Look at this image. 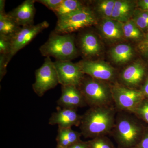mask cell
Instances as JSON below:
<instances>
[{"label":"cell","instance_id":"obj_1","mask_svg":"<svg viewBox=\"0 0 148 148\" xmlns=\"http://www.w3.org/2000/svg\"><path fill=\"white\" fill-rule=\"evenodd\" d=\"M116 115V109L111 106L91 107L82 116V135L93 139L108 135L113 129Z\"/></svg>","mask_w":148,"mask_h":148},{"label":"cell","instance_id":"obj_2","mask_svg":"<svg viewBox=\"0 0 148 148\" xmlns=\"http://www.w3.org/2000/svg\"><path fill=\"white\" fill-rule=\"evenodd\" d=\"M143 122L134 114L119 111L112 132L121 145L126 148L136 147L148 126Z\"/></svg>","mask_w":148,"mask_h":148},{"label":"cell","instance_id":"obj_3","mask_svg":"<svg viewBox=\"0 0 148 148\" xmlns=\"http://www.w3.org/2000/svg\"><path fill=\"white\" fill-rule=\"evenodd\" d=\"M39 50L43 56L53 57L56 61H71L78 54L73 35L58 34L54 31Z\"/></svg>","mask_w":148,"mask_h":148},{"label":"cell","instance_id":"obj_4","mask_svg":"<svg viewBox=\"0 0 148 148\" xmlns=\"http://www.w3.org/2000/svg\"><path fill=\"white\" fill-rule=\"evenodd\" d=\"M78 88L90 108L111 106L113 102L111 86L105 82L84 77Z\"/></svg>","mask_w":148,"mask_h":148},{"label":"cell","instance_id":"obj_5","mask_svg":"<svg viewBox=\"0 0 148 148\" xmlns=\"http://www.w3.org/2000/svg\"><path fill=\"white\" fill-rule=\"evenodd\" d=\"M97 21L93 10L86 5L74 13L58 18L54 32L60 34H71L95 25Z\"/></svg>","mask_w":148,"mask_h":148},{"label":"cell","instance_id":"obj_6","mask_svg":"<svg viewBox=\"0 0 148 148\" xmlns=\"http://www.w3.org/2000/svg\"><path fill=\"white\" fill-rule=\"evenodd\" d=\"M111 88L113 101L119 111L134 114L145 98L140 89L130 88L119 84H114Z\"/></svg>","mask_w":148,"mask_h":148},{"label":"cell","instance_id":"obj_7","mask_svg":"<svg viewBox=\"0 0 148 148\" xmlns=\"http://www.w3.org/2000/svg\"><path fill=\"white\" fill-rule=\"evenodd\" d=\"M59 84L54 62L50 57H46L42 66L35 71V81L32 85L34 92L39 97Z\"/></svg>","mask_w":148,"mask_h":148},{"label":"cell","instance_id":"obj_8","mask_svg":"<svg viewBox=\"0 0 148 148\" xmlns=\"http://www.w3.org/2000/svg\"><path fill=\"white\" fill-rule=\"evenodd\" d=\"M49 27L48 22L45 21L36 25L33 24L21 27L11 38V50L9 55L7 56L8 64L19 50L28 45L37 35Z\"/></svg>","mask_w":148,"mask_h":148},{"label":"cell","instance_id":"obj_9","mask_svg":"<svg viewBox=\"0 0 148 148\" xmlns=\"http://www.w3.org/2000/svg\"><path fill=\"white\" fill-rule=\"evenodd\" d=\"M59 84L62 86H73L78 87L84 78L82 70L78 64L71 61H56L54 62Z\"/></svg>","mask_w":148,"mask_h":148},{"label":"cell","instance_id":"obj_10","mask_svg":"<svg viewBox=\"0 0 148 148\" xmlns=\"http://www.w3.org/2000/svg\"><path fill=\"white\" fill-rule=\"evenodd\" d=\"M148 75V64L144 60H139L124 69L120 75L121 85L136 88H141Z\"/></svg>","mask_w":148,"mask_h":148},{"label":"cell","instance_id":"obj_11","mask_svg":"<svg viewBox=\"0 0 148 148\" xmlns=\"http://www.w3.org/2000/svg\"><path fill=\"white\" fill-rule=\"evenodd\" d=\"M77 64L84 73L92 78L106 82L115 77L114 69L106 62L84 60Z\"/></svg>","mask_w":148,"mask_h":148},{"label":"cell","instance_id":"obj_12","mask_svg":"<svg viewBox=\"0 0 148 148\" xmlns=\"http://www.w3.org/2000/svg\"><path fill=\"white\" fill-rule=\"evenodd\" d=\"M81 118L82 116L77 112V109L60 108L52 114L49 124L58 125L60 128H69L79 126Z\"/></svg>","mask_w":148,"mask_h":148},{"label":"cell","instance_id":"obj_13","mask_svg":"<svg viewBox=\"0 0 148 148\" xmlns=\"http://www.w3.org/2000/svg\"><path fill=\"white\" fill-rule=\"evenodd\" d=\"M57 103L61 108L76 109L86 104L79 88L73 86H61V95Z\"/></svg>","mask_w":148,"mask_h":148},{"label":"cell","instance_id":"obj_14","mask_svg":"<svg viewBox=\"0 0 148 148\" xmlns=\"http://www.w3.org/2000/svg\"><path fill=\"white\" fill-rule=\"evenodd\" d=\"M35 0H26L8 14L21 27L34 24Z\"/></svg>","mask_w":148,"mask_h":148},{"label":"cell","instance_id":"obj_15","mask_svg":"<svg viewBox=\"0 0 148 148\" xmlns=\"http://www.w3.org/2000/svg\"><path fill=\"white\" fill-rule=\"evenodd\" d=\"M79 46L81 53L86 58L84 60H90L98 55L102 49L101 42L97 35L90 32L83 33L80 36Z\"/></svg>","mask_w":148,"mask_h":148},{"label":"cell","instance_id":"obj_16","mask_svg":"<svg viewBox=\"0 0 148 148\" xmlns=\"http://www.w3.org/2000/svg\"><path fill=\"white\" fill-rule=\"evenodd\" d=\"M98 29L103 38L110 42H118L124 38L123 23L112 18L102 19Z\"/></svg>","mask_w":148,"mask_h":148},{"label":"cell","instance_id":"obj_17","mask_svg":"<svg viewBox=\"0 0 148 148\" xmlns=\"http://www.w3.org/2000/svg\"><path fill=\"white\" fill-rule=\"evenodd\" d=\"M135 2L128 0L115 1L112 19L125 23L132 19L136 9Z\"/></svg>","mask_w":148,"mask_h":148},{"label":"cell","instance_id":"obj_18","mask_svg":"<svg viewBox=\"0 0 148 148\" xmlns=\"http://www.w3.org/2000/svg\"><path fill=\"white\" fill-rule=\"evenodd\" d=\"M109 54L114 63L121 65L130 61L134 56L135 51L131 46L127 44H120L112 48Z\"/></svg>","mask_w":148,"mask_h":148},{"label":"cell","instance_id":"obj_19","mask_svg":"<svg viewBox=\"0 0 148 148\" xmlns=\"http://www.w3.org/2000/svg\"><path fill=\"white\" fill-rule=\"evenodd\" d=\"M81 132L75 131L71 127H58L56 141L58 147L69 148L74 144L79 142L81 136Z\"/></svg>","mask_w":148,"mask_h":148},{"label":"cell","instance_id":"obj_20","mask_svg":"<svg viewBox=\"0 0 148 148\" xmlns=\"http://www.w3.org/2000/svg\"><path fill=\"white\" fill-rule=\"evenodd\" d=\"M21 28L8 13L0 14V36L11 39Z\"/></svg>","mask_w":148,"mask_h":148},{"label":"cell","instance_id":"obj_21","mask_svg":"<svg viewBox=\"0 0 148 148\" xmlns=\"http://www.w3.org/2000/svg\"><path fill=\"white\" fill-rule=\"evenodd\" d=\"M82 2L78 0H63L53 12L59 18L69 15L85 6Z\"/></svg>","mask_w":148,"mask_h":148},{"label":"cell","instance_id":"obj_22","mask_svg":"<svg viewBox=\"0 0 148 148\" xmlns=\"http://www.w3.org/2000/svg\"><path fill=\"white\" fill-rule=\"evenodd\" d=\"M123 30L124 38L127 40L139 41L140 43L145 37V34L132 19L123 23Z\"/></svg>","mask_w":148,"mask_h":148},{"label":"cell","instance_id":"obj_23","mask_svg":"<svg viewBox=\"0 0 148 148\" xmlns=\"http://www.w3.org/2000/svg\"><path fill=\"white\" fill-rule=\"evenodd\" d=\"M115 0H101L95 2L94 10L103 19L112 18Z\"/></svg>","mask_w":148,"mask_h":148},{"label":"cell","instance_id":"obj_24","mask_svg":"<svg viewBox=\"0 0 148 148\" xmlns=\"http://www.w3.org/2000/svg\"><path fill=\"white\" fill-rule=\"evenodd\" d=\"M132 19L144 34L148 33V12L138 8L135 9Z\"/></svg>","mask_w":148,"mask_h":148},{"label":"cell","instance_id":"obj_25","mask_svg":"<svg viewBox=\"0 0 148 148\" xmlns=\"http://www.w3.org/2000/svg\"><path fill=\"white\" fill-rule=\"evenodd\" d=\"M134 114L148 126V99L145 98L142 101Z\"/></svg>","mask_w":148,"mask_h":148},{"label":"cell","instance_id":"obj_26","mask_svg":"<svg viewBox=\"0 0 148 148\" xmlns=\"http://www.w3.org/2000/svg\"><path fill=\"white\" fill-rule=\"evenodd\" d=\"M87 145L88 148H113L110 140L106 136L93 138Z\"/></svg>","mask_w":148,"mask_h":148},{"label":"cell","instance_id":"obj_27","mask_svg":"<svg viewBox=\"0 0 148 148\" xmlns=\"http://www.w3.org/2000/svg\"><path fill=\"white\" fill-rule=\"evenodd\" d=\"M11 50V39L0 36V54L8 56Z\"/></svg>","mask_w":148,"mask_h":148},{"label":"cell","instance_id":"obj_28","mask_svg":"<svg viewBox=\"0 0 148 148\" xmlns=\"http://www.w3.org/2000/svg\"><path fill=\"white\" fill-rule=\"evenodd\" d=\"M63 0H37L36 2L40 3L47 8L53 11L61 4Z\"/></svg>","mask_w":148,"mask_h":148},{"label":"cell","instance_id":"obj_29","mask_svg":"<svg viewBox=\"0 0 148 148\" xmlns=\"http://www.w3.org/2000/svg\"><path fill=\"white\" fill-rule=\"evenodd\" d=\"M7 63L6 56L0 54V80L1 81L7 72Z\"/></svg>","mask_w":148,"mask_h":148},{"label":"cell","instance_id":"obj_30","mask_svg":"<svg viewBox=\"0 0 148 148\" xmlns=\"http://www.w3.org/2000/svg\"><path fill=\"white\" fill-rule=\"evenodd\" d=\"M136 147V148H148V126L143 138Z\"/></svg>","mask_w":148,"mask_h":148},{"label":"cell","instance_id":"obj_31","mask_svg":"<svg viewBox=\"0 0 148 148\" xmlns=\"http://www.w3.org/2000/svg\"><path fill=\"white\" fill-rule=\"evenodd\" d=\"M140 89L143 92L145 98L148 99V75Z\"/></svg>","mask_w":148,"mask_h":148},{"label":"cell","instance_id":"obj_32","mask_svg":"<svg viewBox=\"0 0 148 148\" xmlns=\"http://www.w3.org/2000/svg\"><path fill=\"white\" fill-rule=\"evenodd\" d=\"M138 8L148 12V0H140L137 2Z\"/></svg>","mask_w":148,"mask_h":148},{"label":"cell","instance_id":"obj_33","mask_svg":"<svg viewBox=\"0 0 148 148\" xmlns=\"http://www.w3.org/2000/svg\"><path fill=\"white\" fill-rule=\"evenodd\" d=\"M139 48L144 60L148 64V47H141Z\"/></svg>","mask_w":148,"mask_h":148},{"label":"cell","instance_id":"obj_34","mask_svg":"<svg viewBox=\"0 0 148 148\" xmlns=\"http://www.w3.org/2000/svg\"><path fill=\"white\" fill-rule=\"evenodd\" d=\"M69 148H88L87 144L82 143L80 141L69 147Z\"/></svg>","mask_w":148,"mask_h":148},{"label":"cell","instance_id":"obj_35","mask_svg":"<svg viewBox=\"0 0 148 148\" xmlns=\"http://www.w3.org/2000/svg\"><path fill=\"white\" fill-rule=\"evenodd\" d=\"M148 47V33L145 35L144 39L139 43V47Z\"/></svg>","mask_w":148,"mask_h":148},{"label":"cell","instance_id":"obj_36","mask_svg":"<svg viewBox=\"0 0 148 148\" xmlns=\"http://www.w3.org/2000/svg\"><path fill=\"white\" fill-rule=\"evenodd\" d=\"M5 0L0 1V14L5 13Z\"/></svg>","mask_w":148,"mask_h":148},{"label":"cell","instance_id":"obj_37","mask_svg":"<svg viewBox=\"0 0 148 148\" xmlns=\"http://www.w3.org/2000/svg\"><path fill=\"white\" fill-rule=\"evenodd\" d=\"M57 148H64L61 147H57Z\"/></svg>","mask_w":148,"mask_h":148}]
</instances>
